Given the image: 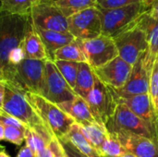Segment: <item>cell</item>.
Masks as SVG:
<instances>
[{
  "instance_id": "39",
  "label": "cell",
  "mask_w": 158,
  "mask_h": 157,
  "mask_svg": "<svg viewBox=\"0 0 158 157\" xmlns=\"http://www.w3.org/2000/svg\"><path fill=\"white\" fill-rule=\"evenodd\" d=\"M4 134H5V126L0 121V141L4 140Z\"/></svg>"
},
{
  "instance_id": "30",
  "label": "cell",
  "mask_w": 158,
  "mask_h": 157,
  "mask_svg": "<svg viewBox=\"0 0 158 157\" xmlns=\"http://www.w3.org/2000/svg\"><path fill=\"white\" fill-rule=\"evenodd\" d=\"M27 128H19L14 126H5L4 140L14 143L16 145H21L25 143V131Z\"/></svg>"
},
{
  "instance_id": "19",
  "label": "cell",
  "mask_w": 158,
  "mask_h": 157,
  "mask_svg": "<svg viewBox=\"0 0 158 157\" xmlns=\"http://www.w3.org/2000/svg\"><path fill=\"white\" fill-rule=\"evenodd\" d=\"M57 105L81 127H86L96 122L91 113L87 102L79 95L71 101L65 102Z\"/></svg>"
},
{
  "instance_id": "4",
  "label": "cell",
  "mask_w": 158,
  "mask_h": 157,
  "mask_svg": "<svg viewBox=\"0 0 158 157\" xmlns=\"http://www.w3.org/2000/svg\"><path fill=\"white\" fill-rule=\"evenodd\" d=\"M3 82L5 84L3 111L20 121L27 128L35 130L47 129L28 102L25 92L16 87L10 81Z\"/></svg>"
},
{
  "instance_id": "24",
  "label": "cell",
  "mask_w": 158,
  "mask_h": 157,
  "mask_svg": "<svg viewBox=\"0 0 158 157\" xmlns=\"http://www.w3.org/2000/svg\"><path fill=\"white\" fill-rule=\"evenodd\" d=\"M55 60H65L77 63L87 62L82 47V41L75 39L72 43L56 50L54 54V61Z\"/></svg>"
},
{
  "instance_id": "41",
  "label": "cell",
  "mask_w": 158,
  "mask_h": 157,
  "mask_svg": "<svg viewBox=\"0 0 158 157\" xmlns=\"http://www.w3.org/2000/svg\"><path fill=\"white\" fill-rule=\"evenodd\" d=\"M0 81H4V74H3V69H2L1 63H0Z\"/></svg>"
},
{
  "instance_id": "27",
  "label": "cell",
  "mask_w": 158,
  "mask_h": 157,
  "mask_svg": "<svg viewBox=\"0 0 158 157\" xmlns=\"http://www.w3.org/2000/svg\"><path fill=\"white\" fill-rule=\"evenodd\" d=\"M41 0H0V13L30 15L31 9Z\"/></svg>"
},
{
  "instance_id": "9",
  "label": "cell",
  "mask_w": 158,
  "mask_h": 157,
  "mask_svg": "<svg viewBox=\"0 0 158 157\" xmlns=\"http://www.w3.org/2000/svg\"><path fill=\"white\" fill-rule=\"evenodd\" d=\"M85 101L95 121L102 125H106L111 118L118 105L111 89L105 85L96 76L94 85Z\"/></svg>"
},
{
  "instance_id": "35",
  "label": "cell",
  "mask_w": 158,
  "mask_h": 157,
  "mask_svg": "<svg viewBox=\"0 0 158 157\" xmlns=\"http://www.w3.org/2000/svg\"><path fill=\"white\" fill-rule=\"evenodd\" d=\"M65 152L67 157H87L86 155H82L80 151H78L70 143L65 141V140H59Z\"/></svg>"
},
{
  "instance_id": "23",
  "label": "cell",
  "mask_w": 158,
  "mask_h": 157,
  "mask_svg": "<svg viewBox=\"0 0 158 157\" xmlns=\"http://www.w3.org/2000/svg\"><path fill=\"white\" fill-rule=\"evenodd\" d=\"M94 81L95 74L92 67L87 62L79 63L76 84L73 89L76 94L85 100L94 85Z\"/></svg>"
},
{
  "instance_id": "25",
  "label": "cell",
  "mask_w": 158,
  "mask_h": 157,
  "mask_svg": "<svg viewBox=\"0 0 158 157\" xmlns=\"http://www.w3.org/2000/svg\"><path fill=\"white\" fill-rule=\"evenodd\" d=\"M51 3L67 18L90 7H98L97 0H53Z\"/></svg>"
},
{
  "instance_id": "45",
  "label": "cell",
  "mask_w": 158,
  "mask_h": 157,
  "mask_svg": "<svg viewBox=\"0 0 158 157\" xmlns=\"http://www.w3.org/2000/svg\"><path fill=\"white\" fill-rule=\"evenodd\" d=\"M4 150H5V147L2 146V145H0V152H1V151H4Z\"/></svg>"
},
{
  "instance_id": "37",
  "label": "cell",
  "mask_w": 158,
  "mask_h": 157,
  "mask_svg": "<svg viewBox=\"0 0 158 157\" xmlns=\"http://www.w3.org/2000/svg\"><path fill=\"white\" fill-rule=\"evenodd\" d=\"M17 157H36V155L26 144H24L19 150V154L17 155Z\"/></svg>"
},
{
  "instance_id": "38",
  "label": "cell",
  "mask_w": 158,
  "mask_h": 157,
  "mask_svg": "<svg viewBox=\"0 0 158 157\" xmlns=\"http://www.w3.org/2000/svg\"><path fill=\"white\" fill-rule=\"evenodd\" d=\"M4 95H5V84L3 81H0V112L3 111Z\"/></svg>"
},
{
  "instance_id": "12",
  "label": "cell",
  "mask_w": 158,
  "mask_h": 157,
  "mask_svg": "<svg viewBox=\"0 0 158 157\" xmlns=\"http://www.w3.org/2000/svg\"><path fill=\"white\" fill-rule=\"evenodd\" d=\"M30 17L35 27L47 31L69 32L68 18L51 2L35 5L31 9Z\"/></svg>"
},
{
  "instance_id": "26",
  "label": "cell",
  "mask_w": 158,
  "mask_h": 157,
  "mask_svg": "<svg viewBox=\"0 0 158 157\" xmlns=\"http://www.w3.org/2000/svg\"><path fill=\"white\" fill-rule=\"evenodd\" d=\"M83 134L88 139V141L95 147V149L101 153L102 147L108 138V131L105 125L94 122L86 127H81ZM102 155V154H101Z\"/></svg>"
},
{
  "instance_id": "32",
  "label": "cell",
  "mask_w": 158,
  "mask_h": 157,
  "mask_svg": "<svg viewBox=\"0 0 158 157\" xmlns=\"http://www.w3.org/2000/svg\"><path fill=\"white\" fill-rule=\"evenodd\" d=\"M149 95L153 102V105L156 104L158 97V60L156 61L149 81Z\"/></svg>"
},
{
  "instance_id": "29",
  "label": "cell",
  "mask_w": 158,
  "mask_h": 157,
  "mask_svg": "<svg viewBox=\"0 0 158 157\" xmlns=\"http://www.w3.org/2000/svg\"><path fill=\"white\" fill-rule=\"evenodd\" d=\"M124 153H126V151L124 147L121 145V143L118 142L117 137L109 133L108 138L106 139V141L105 142L102 147L101 150L102 155L107 157H117L123 155Z\"/></svg>"
},
{
  "instance_id": "15",
  "label": "cell",
  "mask_w": 158,
  "mask_h": 157,
  "mask_svg": "<svg viewBox=\"0 0 158 157\" xmlns=\"http://www.w3.org/2000/svg\"><path fill=\"white\" fill-rule=\"evenodd\" d=\"M149 81L150 77L144 68L142 56L132 66L131 72L125 85L119 89H110L114 96L119 98H129L134 95L149 93Z\"/></svg>"
},
{
  "instance_id": "5",
  "label": "cell",
  "mask_w": 158,
  "mask_h": 157,
  "mask_svg": "<svg viewBox=\"0 0 158 157\" xmlns=\"http://www.w3.org/2000/svg\"><path fill=\"white\" fill-rule=\"evenodd\" d=\"M46 60H20L14 68L10 81L25 93L42 95Z\"/></svg>"
},
{
  "instance_id": "16",
  "label": "cell",
  "mask_w": 158,
  "mask_h": 157,
  "mask_svg": "<svg viewBox=\"0 0 158 157\" xmlns=\"http://www.w3.org/2000/svg\"><path fill=\"white\" fill-rule=\"evenodd\" d=\"M117 137L125 151L137 157H158V143L155 141L136 134L111 133Z\"/></svg>"
},
{
  "instance_id": "42",
  "label": "cell",
  "mask_w": 158,
  "mask_h": 157,
  "mask_svg": "<svg viewBox=\"0 0 158 157\" xmlns=\"http://www.w3.org/2000/svg\"><path fill=\"white\" fill-rule=\"evenodd\" d=\"M0 157H10L7 154H6V152L4 150V151H1L0 152Z\"/></svg>"
},
{
  "instance_id": "10",
  "label": "cell",
  "mask_w": 158,
  "mask_h": 157,
  "mask_svg": "<svg viewBox=\"0 0 158 157\" xmlns=\"http://www.w3.org/2000/svg\"><path fill=\"white\" fill-rule=\"evenodd\" d=\"M69 31L81 41L91 40L102 34L101 11L98 7H90L68 18Z\"/></svg>"
},
{
  "instance_id": "22",
  "label": "cell",
  "mask_w": 158,
  "mask_h": 157,
  "mask_svg": "<svg viewBox=\"0 0 158 157\" xmlns=\"http://www.w3.org/2000/svg\"><path fill=\"white\" fill-rule=\"evenodd\" d=\"M61 140L70 143L78 151L87 157H103L100 152L88 141L79 124L74 123L68 134Z\"/></svg>"
},
{
  "instance_id": "43",
  "label": "cell",
  "mask_w": 158,
  "mask_h": 157,
  "mask_svg": "<svg viewBox=\"0 0 158 157\" xmlns=\"http://www.w3.org/2000/svg\"><path fill=\"white\" fill-rule=\"evenodd\" d=\"M154 1H155V0H144V3H145L147 6H151V5L153 4Z\"/></svg>"
},
{
  "instance_id": "31",
  "label": "cell",
  "mask_w": 158,
  "mask_h": 157,
  "mask_svg": "<svg viewBox=\"0 0 158 157\" xmlns=\"http://www.w3.org/2000/svg\"><path fill=\"white\" fill-rule=\"evenodd\" d=\"M137 3H144V0H97L99 9L118 8Z\"/></svg>"
},
{
  "instance_id": "34",
  "label": "cell",
  "mask_w": 158,
  "mask_h": 157,
  "mask_svg": "<svg viewBox=\"0 0 158 157\" xmlns=\"http://www.w3.org/2000/svg\"><path fill=\"white\" fill-rule=\"evenodd\" d=\"M0 121L3 123L4 126H14V127H19V128H27L20 121H19L12 116L5 113L4 111L0 112Z\"/></svg>"
},
{
  "instance_id": "3",
  "label": "cell",
  "mask_w": 158,
  "mask_h": 157,
  "mask_svg": "<svg viewBox=\"0 0 158 157\" xmlns=\"http://www.w3.org/2000/svg\"><path fill=\"white\" fill-rule=\"evenodd\" d=\"M26 98L46 128L58 140L63 139L75 121L57 105L51 103L40 94L25 93Z\"/></svg>"
},
{
  "instance_id": "13",
  "label": "cell",
  "mask_w": 158,
  "mask_h": 157,
  "mask_svg": "<svg viewBox=\"0 0 158 157\" xmlns=\"http://www.w3.org/2000/svg\"><path fill=\"white\" fill-rule=\"evenodd\" d=\"M131 69L132 66L119 56L102 67L93 68L95 76L105 85L113 89H119L125 85Z\"/></svg>"
},
{
  "instance_id": "6",
  "label": "cell",
  "mask_w": 158,
  "mask_h": 157,
  "mask_svg": "<svg viewBox=\"0 0 158 157\" xmlns=\"http://www.w3.org/2000/svg\"><path fill=\"white\" fill-rule=\"evenodd\" d=\"M108 133H128L149 138L158 143V138L150 127L125 105L118 104L111 118L106 123Z\"/></svg>"
},
{
  "instance_id": "47",
  "label": "cell",
  "mask_w": 158,
  "mask_h": 157,
  "mask_svg": "<svg viewBox=\"0 0 158 157\" xmlns=\"http://www.w3.org/2000/svg\"><path fill=\"white\" fill-rule=\"evenodd\" d=\"M51 1H53V0H51ZM51 1H50V2H51Z\"/></svg>"
},
{
  "instance_id": "40",
  "label": "cell",
  "mask_w": 158,
  "mask_h": 157,
  "mask_svg": "<svg viewBox=\"0 0 158 157\" xmlns=\"http://www.w3.org/2000/svg\"><path fill=\"white\" fill-rule=\"evenodd\" d=\"M103 157H107V156H103ZM117 157H137V156L133 155H132V154H131V153L126 152V153H124L123 155H119V156H117Z\"/></svg>"
},
{
  "instance_id": "7",
  "label": "cell",
  "mask_w": 158,
  "mask_h": 157,
  "mask_svg": "<svg viewBox=\"0 0 158 157\" xmlns=\"http://www.w3.org/2000/svg\"><path fill=\"white\" fill-rule=\"evenodd\" d=\"M118 56L127 63L133 66L147 49L146 32L140 20L131 28L114 38Z\"/></svg>"
},
{
  "instance_id": "11",
  "label": "cell",
  "mask_w": 158,
  "mask_h": 157,
  "mask_svg": "<svg viewBox=\"0 0 158 157\" xmlns=\"http://www.w3.org/2000/svg\"><path fill=\"white\" fill-rule=\"evenodd\" d=\"M82 47L87 63L92 68L102 67L118 56L114 39L103 34L91 40L82 41Z\"/></svg>"
},
{
  "instance_id": "20",
  "label": "cell",
  "mask_w": 158,
  "mask_h": 157,
  "mask_svg": "<svg viewBox=\"0 0 158 157\" xmlns=\"http://www.w3.org/2000/svg\"><path fill=\"white\" fill-rule=\"evenodd\" d=\"M35 30L45 47L48 58L52 61H54V54L56 50L72 43L76 39L69 31L61 32L55 31H47L38 27H35Z\"/></svg>"
},
{
  "instance_id": "21",
  "label": "cell",
  "mask_w": 158,
  "mask_h": 157,
  "mask_svg": "<svg viewBox=\"0 0 158 157\" xmlns=\"http://www.w3.org/2000/svg\"><path fill=\"white\" fill-rule=\"evenodd\" d=\"M54 135L47 129H30L25 131V144L32 151L36 157H43L49 148Z\"/></svg>"
},
{
  "instance_id": "36",
  "label": "cell",
  "mask_w": 158,
  "mask_h": 157,
  "mask_svg": "<svg viewBox=\"0 0 158 157\" xmlns=\"http://www.w3.org/2000/svg\"><path fill=\"white\" fill-rule=\"evenodd\" d=\"M148 15L153 19L158 21V0H155L153 2V4L150 6L149 11H148Z\"/></svg>"
},
{
  "instance_id": "17",
  "label": "cell",
  "mask_w": 158,
  "mask_h": 157,
  "mask_svg": "<svg viewBox=\"0 0 158 157\" xmlns=\"http://www.w3.org/2000/svg\"><path fill=\"white\" fill-rule=\"evenodd\" d=\"M140 24L147 37V49L143 55V63L150 77L158 56V21L150 18L147 12L141 18Z\"/></svg>"
},
{
  "instance_id": "18",
  "label": "cell",
  "mask_w": 158,
  "mask_h": 157,
  "mask_svg": "<svg viewBox=\"0 0 158 157\" xmlns=\"http://www.w3.org/2000/svg\"><path fill=\"white\" fill-rule=\"evenodd\" d=\"M22 55L23 58L26 59H35V60H47L48 56L45 47L37 33L35 27L31 19L23 42H22Z\"/></svg>"
},
{
  "instance_id": "2",
  "label": "cell",
  "mask_w": 158,
  "mask_h": 157,
  "mask_svg": "<svg viewBox=\"0 0 158 157\" xmlns=\"http://www.w3.org/2000/svg\"><path fill=\"white\" fill-rule=\"evenodd\" d=\"M150 9L144 3H137L122 7L100 9L102 19V34L115 38L134 26Z\"/></svg>"
},
{
  "instance_id": "28",
  "label": "cell",
  "mask_w": 158,
  "mask_h": 157,
  "mask_svg": "<svg viewBox=\"0 0 158 157\" xmlns=\"http://www.w3.org/2000/svg\"><path fill=\"white\" fill-rule=\"evenodd\" d=\"M54 62L57 69L63 76V78L69 83V85L72 89H74L76 84L79 63L72 62V61H65V60H55Z\"/></svg>"
},
{
  "instance_id": "46",
  "label": "cell",
  "mask_w": 158,
  "mask_h": 157,
  "mask_svg": "<svg viewBox=\"0 0 158 157\" xmlns=\"http://www.w3.org/2000/svg\"><path fill=\"white\" fill-rule=\"evenodd\" d=\"M156 60H158V56H157V58H156Z\"/></svg>"
},
{
  "instance_id": "14",
  "label": "cell",
  "mask_w": 158,
  "mask_h": 157,
  "mask_svg": "<svg viewBox=\"0 0 158 157\" xmlns=\"http://www.w3.org/2000/svg\"><path fill=\"white\" fill-rule=\"evenodd\" d=\"M114 97L117 104L125 105L136 116L143 119L158 138V116L156 113L149 93L134 95L129 98H119L116 96Z\"/></svg>"
},
{
  "instance_id": "1",
  "label": "cell",
  "mask_w": 158,
  "mask_h": 157,
  "mask_svg": "<svg viewBox=\"0 0 158 157\" xmlns=\"http://www.w3.org/2000/svg\"><path fill=\"white\" fill-rule=\"evenodd\" d=\"M31 19L30 15L0 13V63L4 81H10L14 68L23 59L21 46Z\"/></svg>"
},
{
  "instance_id": "33",
  "label": "cell",
  "mask_w": 158,
  "mask_h": 157,
  "mask_svg": "<svg viewBox=\"0 0 158 157\" xmlns=\"http://www.w3.org/2000/svg\"><path fill=\"white\" fill-rule=\"evenodd\" d=\"M49 150L53 157H67L66 152L60 143V141L55 136L52 138L49 143Z\"/></svg>"
},
{
  "instance_id": "44",
  "label": "cell",
  "mask_w": 158,
  "mask_h": 157,
  "mask_svg": "<svg viewBox=\"0 0 158 157\" xmlns=\"http://www.w3.org/2000/svg\"><path fill=\"white\" fill-rule=\"evenodd\" d=\"M51 0H41V3H47V2H50Z\"/></svg>"
},
{
  "instance_id": "8",
  "label": "cell",
  "mask_w": 158,
  "mask_h": 157,
  "mask_svg": "<svg viewBox=\"0 0 158 157\" xmlns=\"http://www.w3.org/2000/svg\"><path fill=\"white\" fill-rule=\"evenodd\" d=\"M42 96L56 105L71 101L77 96L57 69L55 62L50 59L45 61Z\"/></svg>"
}]
</instances>
